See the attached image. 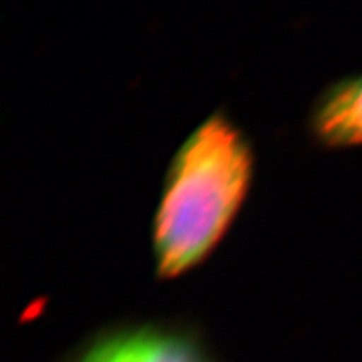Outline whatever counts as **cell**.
I'll return each mask as SVG.
<instances>
[{"mask_svg": "<svg viewBox=\"0 0 362 362\" xmlns=\"http://www.w3.org/2000/svg\"><path fill=\"white\" fill-rule=\"evenodd\" d=\"M56 362H220L197 325L123 320L94 330Z\"/></svg>", "mask_w": 362, "mask_h": 362, "instance_id": "cell-2", "label": "cell"}, {"mask_svg": "<svg viewBox=\"0 0 362 362\" xmlns=\"http://www.w3.org/2000/svg\"><path fill=\"white\" fill-rule=\"evenodd\" d=\"M255 166L252 139L223 110L188 134L166 168L151 221L158 279H178L210 259L250 193Z\"/></svg>", "mask_w": 362, "mask_h": 362, "instance_id": "cell-1", "label": "cell"}, {"mask_svg": "<svg viewBox=\"0 0 362 362\" xmlns=\"http://www.w3.org/2000/svg\"><path fill=\"white\" fill-rule=\"evenodd\" d=\"M307 131L324 149L362 146V72L324 88L310 106Z\"/></svg>", "mask_w": 362, "mask_h": 362, "instance_id": "cell-3", "label": "cell"}]
</instances>
